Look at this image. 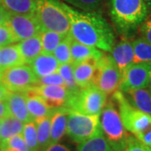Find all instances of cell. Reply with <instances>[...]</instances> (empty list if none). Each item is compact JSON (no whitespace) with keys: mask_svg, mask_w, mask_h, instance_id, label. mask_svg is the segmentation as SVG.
Segmentation results:
<instances>
[{"mask_svg":"<svg viewBox=\"0 0 151 151\" xmlns=\"http://www.w3.org/2000/svg\"><path fill=\"white\" fill-rule=\"evenodd\" d=\"M70 25V35L75 40L100 50L110 52L114 45L111 25L99 13L81 12L62 3Z\"/></svg>","mask_w":151,"mask_h":151,"instance_id":"cell-1","label":"cell"},{"mask_svg":"<svg viewBox=\"0 0 151 151\" xmlns=\"http://www.w3.org/2000/svg\"><path fill=\"white\" fill-rule=\"evenodd\" d=\"M109 6L114 26L125 37L139 29L150 11L144 0H109Z\"/></svg>","mask_w":151,"mask_h":151,"instance_id":"cell-2","label":"cell"},{"mask_svg":"<svg viewBox=\"0 0 151 151\" xmlns=\"http://www.w3.org/2000/svg\"><path fill=\"white\" fill-rule=\"evenodd\" d=\"M35 16L42 30L70 34V21L60 0H38Z\"/></svg>","mask_w":151,"mask_h":151,"instance_id":"cell-3","label":"cell"},{"mask_svg":"<svg viewBox=\"0 0 151 151\" xmlns=\"http://www.w3.org/2000/svg\"><path fill=\"white\" fill-rule=\"evenodd\" d=\"M99 118L103 134L108 144L115 151H124L130 134L125 129L113 102L105 104Z\"/></svg>","mask_w":151,"mask_h":151,"instance_id":"cell-4","label":"cell"},{"mask_svg":"<svg viewBox=\"0 0 151 151\" xmlns=\"http://www.w3.org/2000/svg\"><path fill=\"white\" fill-rule=\"evenodd\" d=\"M107 103V94L91 85L70 93L65 108L86 115H100Z\"/></svg>","mask_w":151,"mask_h":151,"instance_id":"cell-5","label":"cell"},{"mask_svg":"<svg viewBox=\"0 0 151 151\" xmlns=\"http://www.w3.org/2000/svg\"><path fill=\"white\" fill-rule=\"evenodd\" d=\"M112 99L118 106V111L125 129L134 137L150 128V116L134 108L121 91L117 90L113 92Z\"/></svg>","mask_w":151,"mask_h":151,"instance_id":"cell-6","label":"cell"},{"mask_svg":"<svg viewBox=\"0 0 151 151\" xmlns=\"http://www.w3.org/2000/svg\"><path fill=\"white\" fill-rule=\"evenodd\" d=\"M100 115H86L70 110L67 115L65 133L71 140L81 144L103 132Z\"/></svg>","mask_w":151,"mask_h":151,"instance_id":"cell-7","label":"cell"},{"mask_svg":"<svg viewBox=\"0 0 151 151\" xmlns=\"http://www.w3.org/2000/svg\"><path fill=\"white\" fill-rule=\"evenodd\" d=\"M121 73L110 55H103L97 61L93 85L105 94H112L118 90Z\"/></svg>","mask_w":151,"mask_h":151,"instance_id":"cell-8","label":"cell"},{"mask_svg":"<svg viewBox=\"0 0 151 151\" xmlns=\"http://www.w3.org/2000/svg\"><path fill=\"white\" fill-rule=\"evenodd\" d=\"M0 81L10 92H25L38 83V77L26 64L16 65L1 73Z\"/></svg>","mask_w":151,"mask_h":151,"instance_id":"cell-9","label":"cell"},{"mask_svg":"<svg viewBox=\"0 0 151 151\" xmlns=\"http://www.w3.org/2000/svg\"><path fill=\"white\" fill-rule=\"evenodd\" d=\"M150 72V62L133 63L121 74L119 91L124 93L148 87Z\"/></svg>","mask_w":151,"mask_h":151,"instance_id":"cell-10","label":"cell"},{"mask_svg":"<svg viewBox=\"0 0 151 151\" xmlns=\"http://www.w3.org/2000/svg\"><path fill=\"white\" fill-rule=\"evenodd\" d=\"M5 26L9 28L16 42L38 35L42 31L35 14H9Z\"/></svg>","mask_w":151,"mask_h":151,"instance_id":"cell-11","label":"cell"},{"mask_svg":"<svg viewBox=\"0 0 151 151\" xmlns=\"http://www.w3.org/2000/svg\"><path fill=\"white\" fill-rule=\"evenodd\" d=\"M35 94L42 97L50 108H65L70 92L65 86L36 85L29 88Z\"/></svg>","mask_w":151,"mask_h":151,"instance_id":"cell-12","label":"cell"},{"mask_svg":"<svg viewBox=\"0 0 151 151\" xmlns=\"http://www.w3.org/2000/svg\"><path fill=\"white\" fill-rule=\"evenodd\" d=\"M5 101L8 106L9 115L19 119L24 124L33 121L27 109L24 92L9 91Z\"/></svg>","mask_w":151,"mask_h":151,"instance_id":"cell-13","label":"cell"},{"mask_svg":"<svg viewBox=\"0 0 151 151\" xmlns=\"http://www.w3.org/2000/svg\"><path fill=\"white\" fill-rule=\"evenodd\" d=\"M110 55L117 65L122 74L126 68L134 63V49L132 42L128 39L123 38L116 45H113Z\"/></svg>","mask_w":151,"mask_h":151,"instance_id":"cell-14","label":"cell"},{"mask_svg":"<svg viewBox=\"0 0 151 151\" xmlns=\"http://www.w3.org/2000/svg\"><path fill=\"white\" fill-rule=\"evenodd\" d=\"M24 92L25 95L27 109L33 121L53 115L56 108H50L42 97L29 89Z\"/></svg>","mask_w":151,"mask_h":151,"instance_id":"cell-15","label":"cell"},{"mask_svg":"<svg viewBox=\"0 0 151 151\" xmlns=\"http://www.w3.org/2000/svg\"><path fill=\"white\" fill-rule=\"evenodd\" d=\"M98 60L89 59L73 65V75L76 85L80 88L93 85V78Z\"/></svg>","mask_w":151,"mask_h":151,"instance_id":"cell-16","label":"cell"},{"mask_svg":"<svg viewBox=\"0 0 151 151\" xmlns=\"http://www.w3.org/2000/svg\"><path fill=\"white\" fill-rule=\"evenodd\" d=\"M29 65L37 77H42L57 72L60 63L53 54L42 52L32 60Z\"/></svg>","mask_w":151,"mask_h":151,"instance_id":"cell-17","label":"cell"},{"mask_svg":"<svg viewBox=\"0 0 151 151\" xmlns=\"http://www.w3.org/2000/svg\"><path fill=\"white\" fill-rule=\"evenodd\" d=\"M70 109L66 108H56L51 116L50 145L58 143L65 134L67 115Z\"/></svg>","mask_w":151,"mask_h":151,"instance_id":"cell-18","label":"cell"},{"mask_svg":"<svg viewBox=\"0 0 151 151\" xmlns=\"http://www.w3.org/2000/svg\"><path fill=\"white\" fill-rule=\"evenodd\" d=\"M103 55V52L96 47L81 44L74 39H71L70 40V55L72 64L89 59L99 60Z\"/></svg>","mask_w":151,"mask_h":151,"instance_id":"cell-19","label":"cell"},{"mask_svg":"<svg viewBox=\"0 0 151 151\" xmlns=\"http://www.w3.org/2000/svg\"><path fill=\"white\" fill-rule=\"evenodd\" d=\"M16 45L24 64H29L32 60L43 52L40 35L23 40Z\"/></svg>","mask_w":151,"mask_h":151,"instance_id":"cell-20","label":"cell"},{"mask_svg":"<svg viewBox=\"0 0 151 151\" xmlns=\"http://www.w3.org/2000/svg\"><path fill=\"white\" fill-rule=\"evenodd\" d=\"M124 93V92H123ZM134 108L151 117V91L149 89H138L124 93Z\"/></svg>","mask_w":151,"mask_h":151,"instance_id":"cell-21","label":"cell"},{"mask_svg":"<svg viewBox=\"0 0 151 151\" xmlns=\"http://www.w3.org/2000/svg\"><path fill=\"white\" fill-rule=\"evenodd\" d=\"M23 64L24 63L16 45L0 47V74L9 68Z\"/></svg>","mask_w":151,"mask_h":151,"instance_id":"cell-22","label":"cell"},{"mask_svg":"<svg viewBox=\"0 0 151 151\" xmlns=\"http://www.w3.org/2000/svg\"><path fill=\"white\" fill-rule=\"evenodd\" d=\"M38 0H0V5L14 14H35Z\"/></svg>","mask_w":151,"mask_h":151,"instance_id":"cell-23","label":"cell"},{"mask_svg":"<svg viewBox=\"0 0 151 151\" xmlns=\"http://www.w3.org/2000/svg\"><path fill=\"white\" fill-rule=\"evenodd\" d=\"M24 124L11 115H7L3 119L0 129V144L4 143L11 137L22 134Z\"/></svg>","mask_w":151,"mask_h":151,"instance_id":"cell-24","label":"cell"},{"mask_svg":"<svg viewBox=\"0 0 151 151\" xmlns=\"http://www.w3.org/2000/svg\"><path fill=\"white\" fill-rule=\"evenodd\" d=\"M36 126L38 144L40 151H45L50 145L51 116L45 117L34 121Z\"/></svg>","mask_w":151,"mask_h":151,"instance_id":"cell-25","label":"cell"},{"mask_svg":"<svg viewBox=\"0 0 151 151\" xmlns=\"http://www.w3.org/2000/svg\"><path fill=\"white\" fill-rule=\"evenodd\" d=\"M77 151H115L105 139L103 132L78 144Z\"/></svg>","mask_w":151,"mask_h":151,"instance_id":"cell-26","label":"cell"},{"mask_svg":"<svg viewBox=\"0 0 151 151\" xmlns=\"http://www.w3.org/2000/svg\"><path fill=\"white\" fill-rule=\"evenodd\" d=\"M68 35H62L50 30H42L40 34V37L44 53L52 54L55 48Z\"/></svg>","mask_w":151,"mask_h":151,"instance_id":"cell-27","label":"cell"},{"mask_svg":"<svg viewBox=\"0 0 151 151\" xmlns=\"http://www.w3.org/2000/svg\"><path fill=\"white\" fill-rule=\"evenodd\" d=\"M134 49V63L150 62L151 63V44L148 43L143 39H137L132 42Z\"/></svg>","mask_w":151,"mask_h":151,"instance_id":"cell-28","label":"cell"},{"mask_svg":"<svg viewBox=\"0 0 151 151\" xmlns=\"http://www.w3.org/2000/svg\"><path fill=\"white\" fill-rule=\"evenodd\" d=\"M22 136L30 151H40L38 144L36 126L34 121L28 122L24 125Z\"/></svg>","mask_w":151,"mask_h":151,"instance_id":"cell-29","label":"cell"},{"mask_svg":"<svg viewBox=\"0 0 151 151\" xmlns=\"http://www.w3.org/2000/svg\"><path fill=\"white\" fill-rule=\"evenodd\" d=\"M72 37L69 34L60 43V45L53 51V55L58 60L60 65L71 63V55H70V40Z\"/></svg>","mask_w":151,"mask_h":151,"instance_id":"cell-30","label":"cell"},{"mask_svg":"<svg viewBox=\"0 0 151 151\" xmlns=\"http://www.w3.org/2000/svg\"><path fill=\"white\" fill-rule=\"evenodd\" d=\"M57 72L63 78L65 86L70 93H74L80 89V87L76 85L75 79H74L72 63H66V64L60 65Z\"/></svg>","mask_w":151,"mask_h":151,"instance_id":"cell-31","label":"cell"},{"mask_svg":"<svg viewBox=\"0 0 151 151\" xmlns=\"http://www.w3.org/2000/svg\"><path fill=\"white\" fill-rule=\"evenodd\" d=\"M74 8L83 12H96L101 7L104 0H63Z\"/></svg>","mask_w":151,"mask_h":151,"instance_id":"cell-32","label":"cell"},{"mask_svg":"<svg viewBox=\"0 0 151 151\" xmlns=\"http://www.w3.org/2000/svg\"><path fill=\"white\" fill-rule=\"evenodd\" d=\"M37 85H53V86H65L64 80L58 72L38 77Z\"/></svg>","mask_w":151,"mask_h":151,"instance_id":"cell-33","label":"cell"},{"mask_svg":"<svg viewBox=\"0 0 151 151\" xmlns=\"http://www.w3.org/2000/svg\"><path fill=\"white\" fill-rule=\"evenodd\" d=\"M124 151H151V149L142 144L134 135H129Z\"/></svg>","mask_w":151,"mask_h":151,"instance_id":"cell-34","label":"cell"},{"mask_svg":"<svg viewBox=\"0 0 151 151\" xmlns=\"http://www.w3.org/2000/svg\"><path fill=\"white\" fill-rule=\"evenodd\" d=\"M16 42L9 28L5 25L0 26V47L9 45Z\"/></svg>","mask_w":151,"mask_h":151,"instance_id":"cell-35","label":"cell"},{"mask_svg":"<svg viewBox=\"0 0 151 151\" xmlns=\"http://www.w3.org/2000/svg\"><path fill=\"white\" fill-rule=\"evenodd\" d=\"M139 35L145 41L151 44V16L147 18L139 27Z\"/></svg>","mask_w":151,"mask_h":151,"instance_id":"cell-36","label":"cell"},{"mask_svg":"<svg viewBox=\"0 0 151 151\" xmlns=\"http://www.w3.org/2000/svg\"><path fill=\"white\" fill-rule=\"evenodd\" d=\"M135 138L140 141L142 144H144L145 145L148 146L151 149V127Z\"/></svg>","mask_w":151,"mask_h":151,"instance_id":"cell-37","label":"cell"},{"mask_svg":"<svg viewBox=\"0 0 151 151\" xmlns=\"http://www.w3.org/2000/svg\"><path fill=\"white\" fill-rule=\"evenodd\" d=\"M45 151H70L67 147L64 145L56 143L54 145H50Z\"/></svg>","mask_w":151,"mask_h":151,"instance_id":"cell-38","label":"cell"},{"mask_svg":"<svg viewBox=\"0 0 151 151\" xmlns=\"http://www.w3.org/2000/svg\"><path fill=\"white\" fill-rule=\"evenodd\" d=\"M9 13H8L7 11L0 5V26L2 25H5L8 18H9Z\"/></svg>","mask_w":151,"mask_h":151,"instance_id":"cell-39","label":"cell"},{"mask_svg":"<svg viewBox=\"0 0 151 151\" xmlns=\"http://www.w3.org/2000/svg\"><path fill=\"white\" fill-rule=\"evenodd\" d=\"M7 115H9L7 103L5 100L0 101V118H4Z\"/></svg>","mask_w":151,"mask_h":151,"instance_id":"cell-40","label":"cell"},{"mask_svg":"<svg viewBox=\"0 0 151 151\" xmlns=\"http://www.w3.org/2000/svg\"><path fill=\"white\" fill-rule=\"evenodd\" d=\"M9 91L4 86L2 83H0V101H4L5 100L6 97L8 96Z\"/></svg>","mask_w":151,"mask_h":151,"instance_id":"cell-41","label":"cell"},{"mask_svg":"<svg viewBox=\"0 0 151 151\" xmlns=\"http://www.w3.org/2000/svg\"><path fill=\"white\" fill-rule=\"evenodd\" d=\"M149 10H151V0H144Z\"/></svg>","mask_w":151,"mask_h":151,"instance_id":"cell-42","label":"cell"},{"mask_svg":"<svg viewBox=\"0 0 151 151\" xmlns=\"http://www.w3.org/2000/svg\"><path fill=\"white\" fill-rule=\"evenodd\" d=\"M148 88L149 90L151 91V72H150V81H149V85H148Z\"/></svg>","mask_w":151,"mask_h":151,"instance_id":"cell-43","label":"cell"},{"mask_svg":"<svg viewBox=\"0 0 151 151\" xmlns=\"http://www.w3.org/2000/svg\"><path fill=\"white\" fill-rule=\"evenodd\" d=\"M3 119H4V118H0V129H1V126H2V123H3Z\"/></svg>","mask_w":151,"mask_h":151,"instance_id":"cell-44","label":"cell"},{"mask_svg":"<svg viewBox=\"0 0 151 151\" xmlns=\"http://www.w3.org/2000/svg\"><path fill=\"white\" fill-rule=\"evenodd\" d=\"M0 76H1V74H0Z\"/></svg>","mask_w":151,"mask_h":151,"instance_id":"cell-45","label":"cell"}]
</instances>
